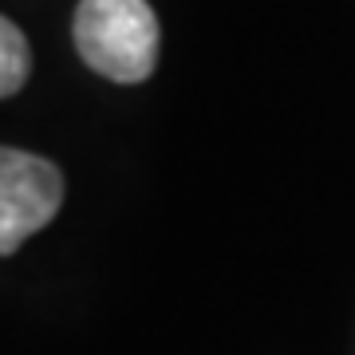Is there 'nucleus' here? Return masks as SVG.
Instances as JSON below:
<instances>
[{"label": "nucleus", "instance_id": "obj_1", "mask_svg": "<svg viewBox=\"0 0 355 355\" xmlns=\"http://www.w3.org/2000/svg\"><path fill=\"white\" fill-rule=\"evenodd\" d=\"M76 48L103 79L142 83L158 64V16L146 0H79Z\"/></svg>", "mask_w": 355, "mask_h": 355}, {"label": "nucleus", "instance_id": "obj_2", "mask_svg": "<svg viewBox=\"0 0 355 355\" xmlns=\"http://www.w3.org/2000/svg\"><path fill=\"white\" fill-rule=\"evenodd\" d=\"M64 205V174L40 154L0 146V257L16 253Z\"/></svg>", "mask_w": 355, "mask_h": 355}, {"label": "nucleus", "instance_id": "obj_3", "mask_svg": "<svg viewBox=\"0 0 355 355\" xmlns=\"http://www.w3.org/2000/svg\"><path fill=\"white\" fill-rule=\"evenodd\" d=\"M28 71H32V51H28L24 32L8 16H0V99L24 87Z\"/></svg>", "mask_w": 355, "mask_h": 355}]
</instances>
